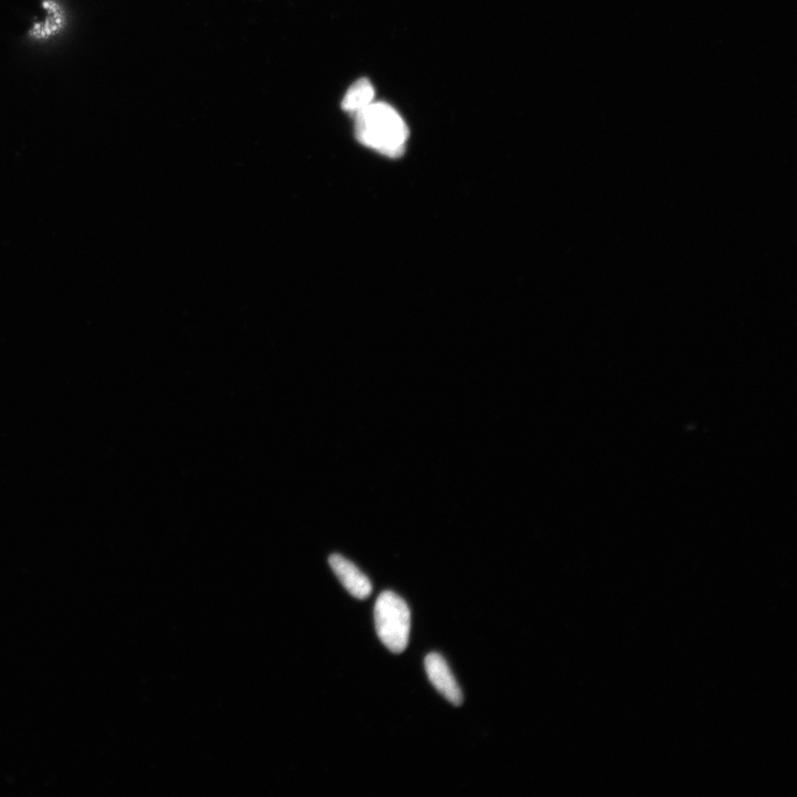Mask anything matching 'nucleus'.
I'll return each mask as SVG.
<instances>
[{
    "label": "nucleus",
    "instance_id": "f257e3e1",
    "mask_svg": "<svg viewBox=\"0 0 797 797\" xmlns=\"http://www.w3.org/2000/svg\"><path fill=\"white\" fill-rule=\"evenodd\" d=\"M356 136L366 147L398 158L405 152L409 130L395 109L384 102H372L356 113Z\"/></svg>",
    "mask_w": 797,
    "mask_h": 797
},
{
    "label": "nucleus",
    "instance_id": "f03ea898",
    "mask_svg": "<svg viewBox=\"0 0 797 797\" xmlns=\"http://www.w3.org/2000/svg\"><path fill=\"white\" fill-rule=\"evenodd\" d=\"M375 624L378 637L393 654H401L409 644L411 627L410 609L400 596L382 593L375 606Z\"/></svg>",
    "mask_w": 797,
    "mask_h": 797
},
{
    "label": "nucleus",
    "instance_id": "7ed1b4c3",
    "mask_svg": "<svg viewBox=\"0 0 797 797\" xmlns=\"http://www.w3.org/2000/svg\"><path fill=\"white\" fill-rule=\"evenodd\" d=\"M424 664H426L427 674L434 688H436L445 699L450 701L452 705L457 707L462 706V690L457 680H455L452 675L447 661H445L441 655L434 652V654L427 656Z\"/></svg>",
    "mask_w": 797,
    "mask_h": 797
},
{
    "label": "nucleus",
    "instance_id": "20e7f679",
    "mask_svg": "<svg viewBox=\"0 0 797 797\" xmlns=\"http://www.w3.org/2000/svg\"><path fill=\"white\" fill-rule=\"evenodd\" d=\"M331 569L347 591L358 599H367L372 592L369 578L344 556L335 554L329 558Z\"/></svg>",
    "mask_w": 797,
    "mask_h": 797
},
{
    "label": "nucleus",
    "instance_id": "39448f33",
    "mask_svg": "<svg viewBox=\"0 0 797 797\" xmlns=\"http://www.w3.org/2000/svg\"><path fill=\"white\" fill-rule=\"evenodd\" d=\"M375 99V88L368 79H360L347 91L341 107L347 112L358 113Z\"/></svg>",
    "mask_w": 797,
    "mask_h": 797
}]
</instances>
